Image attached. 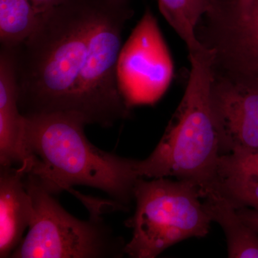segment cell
Returning <instances> with one entry per match:
<instances>
[{"mask_svg": "<svg viewBox=\"0 0 258 258\" xmlns=\"http://www.w3.org/2000/svg\"><path fill=\"white\" fill-rule=\"evenodd\" d=\"M134 194L137 207L128 222L133 236L124 247L129 257L154 258L178 242L210 232L212 221L200 189L191 181L141 177Z\"/></svg>", "mask_w": 258, "mask_h": 258, "instance_id": "cell-4", "label": "cell"}, {"mask_svg": "<svg viewBox=\"0 0 258 258\" xmlns=\"http://www.w3.org/2000/svg\"><path fill=\"white\" fill-rule=\"evenodd\" d=\"M184 96L152 154L139 161L141 177L174 176L198 186L201 196L218 180L220 140L212 111L213 55L203 47L189 52Z\"/></svg>", "mask_w": 258, "mask_h": 258, "instance_id": "cell-3", "label": "cell"}, {"mask_svg": "<svg viewBox=\"0 0 258 258\" xmlns=\"http://www.w3.org/2000/svg\"><path fill=\"white\" fill-rule=\"evenodd\" d=\"M174 67L156 17L147 8L120 50L117 78L129 108L153 104L164 94Z\"/></svg>", "mask_w": 258, "mask_h": 258, "instance_id": "cell-7", "label": "cell"}, {"mask_svg": "<svg viewBox=\"0 0 258 258\" xmlns=\"http://www.w3.org/2000/svg\"><path fill=\"white\" fill-rule=\"evenodd\" d=\"M228 199L235 209L247 208L258 211V179L247 178H220L215 187Z\"/></svg>", "mask_w": 258, "mask_h": 258, "instance_id": "cell-14", "label": "cell"}, {"mask_svg": "<svg viewBox=\"0 0 258 258\" xmlns=\"http://www.w3.org/2000/svg\"><path fill=\"white\" fill-rule=\"evenodd\" d=\"M227 176L258 179V147L220 156L218 179Z\"/></svg>", "mask_w": 258, "mask_h": 258, "instance_id": "cell-15", "label": "cell"}, {"mask_svg": "<svg viewBox=\"0 0 258 258\" xmlns=\"http://www.w3.org/2000/svg\"><path fill=\"white\" fill-rule=\"evenodd\" d=\"M204 208L221 226L230 258H258V233L241 219L232 203L216 188L204 194Z\"/></svg>", "mask_w": 258, "mask_h": 258, "instance_id": "cell-11", "label": "cell"}, {"mask_svg": "<svg viewBox=\"0 0 258 258\" xmlns=\"http://www.w3.org/2000/svg\"><path fill=\"white\" fill-rule=\"evenodd\" d=\"M158 4L161 14L186 44L189 52L203 47L197 37V28L208 11L210 0H158Z\"/></svg>", "mask_w": 258, "mask_h": 258, "instance_id": "cell-13", "label": "cell"}, {"mask_svg": "<svg viewBox=\"0 0 258 258\" xmlns=\"http://www.w3.org/2000/svg\"><path fill=\"white\" fill-rule=\"evenodd\" d=\"M39 13H43L69 0H29Z\"/></svg>", "mask_w": 258, "mask_h": 258, "instance_id": "cell-17", "label": "cell"}, {"mask_svg": "<svg viewBox=\"0 0 258 258\" xmlns=\"http://www.w3.org/2000/svg\"><path fill=\"white\" fill-rule=\"evenodd\" d=\"M25 183L33 215L26 237L11 257L108 258L125 254L123 241L99 216L104 204H90L91 217L83 221L66 211L36 176L27 174Z\"/></svg>", "mask_w": 258, "mask_h": 258, "instance_id": "cell-5", "label": "cell"}, {"mask_svg": "<svg viewBox=\"0 0 258 258\" xmlns=\"http://www.w3.org/2000/svg\"><path fill=\"white\" fill-rule=\"evenodd\" d=\"M41 15L29 0H0L1 47L15 48L28 40L38 28Z\"/></svg>", "mask_w": 258, "mask_h": 258, "instance_id": "cell-12", "label": "cell"}, {"mask_svg": "<svg viewBox=\"0 0 258 258\" xmlns=\"http://www.w3.org/2000/svg\"><path fill=\"white\" fill-rule=\"evenodd\" d=\"M129 0H69L13 50L22 114L66 113L110 128L129 118L117 66Z\"/></svg>", "mask_w": 258, "mask_h": 258, "instance_id": "cell-1", "label": "cell"}, {"mask_svg": "<svg viewBox=\"0 0 258 258\" xmlns=\"http://www.w3.org/2000/svg\"><path fill=\"white\" fill-rule=\"evenodd\" d=\"M197 37L215 72L258 88V0H210Z\"/></svg>", "mask_w": 258, "mask_h": 258, "instance_id": "cell-6", "label": "cell"}, {"mask_svg": "<svg viewBox=\"0 0 258 258\" xmlns=\"http://www.w3.org/2000/svg\"><path fill=\"white\" fill-rule=\"evenodd\" d=\"M26 119L19 106V91L12 49L0 53V166L28 170Z\"/></svg>", "mask_w": 258, "mask_h": 258, "instance_id": "cell-9", "label": "cell"}, {"mask_svg": "<svg viewBox=\"0 0 258 258\" xmlns=\"http://www.w3.org/2000/svg\"><path fill=\"white\" fill-rule=\"evenodd\" d=\"M211 102L220 156L258 147V88L214 72Z\"/></svg>", "mask_w": 258, "mask_h": 258, "instance_id": "cell-8", "label": "cell"}, {"mask_svg": "<svg viewBox=\"0 0 258 258\" xmlns=\"http://www.w3.org/2000/svg\"><path fill=\"white\" fill-rule=\"evenodd\" d=\"M239 216L249 227H252L258 233V211L254 209L240 208L236 209Z\"/></svg>", "mask_w": 258, "mask_h": 258, "instance_id": "cell-16", "label": "cell"}, {"mask_svg": "<svg viewBox=\"0 0 258 258\" xmlns=\"http://www.w3.org/2000/svg\"><path fill=\"white\" fill-rule=\"evenodd\" d=\"M21 167L0 170V257H11L33 215L31 198Z\"/></svg>", "mask_w": 258, "mask_h": 258, "instance_id": "cell-10", "label": "cell"}, {"mask_svg": "<svg viewBox=\"0 0 258 258\" xmlns=\"http://www.w3.org/2000/svg\"><path fill=\"white\" fill-rule=\"evenodd\" d=\"M25 147L28 173L37 176L52 195L72 191L76 185L108 194L125 210L134 198L139 160L98 149L88 140L87 123L79 115L66 113L25 116Z\"/></svg>", "mask_w": 258, "mask_h": 258, "instance_id": "cell-2", "label": "cell"}]
</instances>
